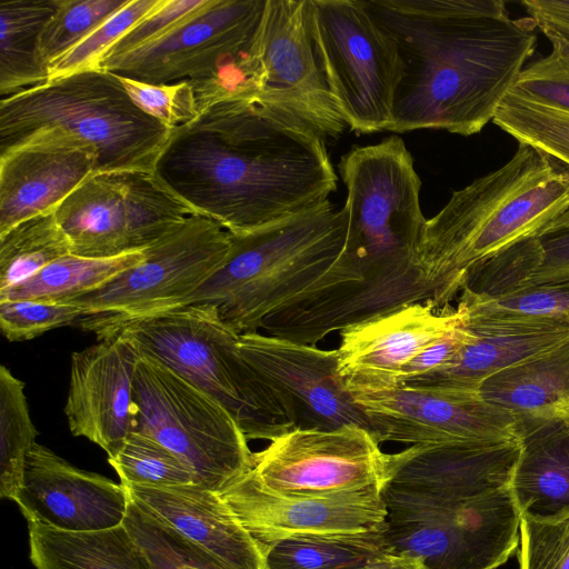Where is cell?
<instances>
[{
    "label": "cell",
    "mask_w": 569,
    "mask_h": 569,
    "mask_svg": "<svg viewBox=\"0 0 569 569\" xmlns=\"http://www.w3.org/2000/svg\"><path fill=\"white\" fill-rule=\"evenodd\" d=\"M193 213L250 232L329 200L326 140L256 100H226L170 130L153 170Z\"/></svg>",
    "instance_id": "obj_1"
},
{
    "label": "cell",
    "mask_w": 569,
    "mask_h": 569,
    "mask_svg": "<svg viewBox=\"0 0 569 569\" xmlns=\"http://www.w3.org/2000/svg\"><path fill=\"white\" fill-rule=\"evenodd\" d=\"M396 41L402 76L388 131L480 132L537 46L536 26L502 0H365Z\"/></svg>",
    "instance_id": "obj_2"
},
{
    "label": "cell",
    "mask_w": 569,
    "mask_h": 569,
    "mask_svg": "<svg viewBox=\"0 0 569 569\" xmlns=\"http://www.w3.org/2000/svg\"><path fill=\"white\" fill-rule=\"evenodd\" d=\"M568 207L569 168L518 142L508 162L452 192L427 219L420 262L433 305L450 306L475 268L537 237Z\"/></svg>",
    "instance_id": "obj_3"
},
{
    "label": "cell",
    "mask_w": 569,
    "mask_h": 569,
    "mask_svg": "<svg viewBox=\"0 0 569 569\" xmlns=\"http://www.w3.org/2000/svg\"><path fill=\"white\" fill-rule=\"evenodd\" d=\"M221 267L183 303L209 302L237 333L259 332L272 313L317 292L340 262L342 209L329 200L263 228L232 234Z\"/></svg>",
    "instance_id": "obj_4"
},
{
    "label": "cell",
    "mask_w": 569,
    "mask_h": 569,
    "mask_svg": "<svg viewBox=\"0 0 569 569\" xmlns=\"http://www.w3.org/2000/svg\"><path fill=\"white\" fill-rule=\"evenodd\" d=\"M81 325L96 333H122L140 355L220 402L248 440L272 441L293 428L277 396L241 356L240 335L222 321L213 303H193L138 318L83 317Z\"/></svg>",
    "instance_id": "obj_5"
},
{
    "label": "cell",
    "mask_w": 569,
    "mask_h": 569,
    "mask_svg": "<svg viewBox=\"0 0 569 569\" xmlns=\"http://www.w3.org/2000/svg\"><path fill=\"white\" fill-rule=\"evenodd\" d=\"M266 0H209L162 37L99 69L151 83H189L199 113L226 100H257L264 71L260 27Z\"/></svg>",
    "instance_id": "obj_6"
},
{
    "label": "cell",
    "mask_w": 569,
    "mask_h": 569,
    "mask_svg": "<svg viewBox=\"0 0 569 569\" xmlns=\"http://www.w3.org/2000/svg\"><path fill=\"white\" fill-rule=\"evenodd\" d=\"M54 127L97 149V172H153L170 136L132 102L113 73L101 69L74 72L0 101V152Z\"/></svg>",
    "instance_id": "obj_7"
},
{
    "label": "cell",
    "mask_w": 569,
    "mask_h": 569,
    "mask_svg": "<svg viewBox=\"0 0 569 569\" xmlns=\"http://www.w3.org/2000/svg\"><path fill=\"white\" fill-rule=\"evenodd\" d=\"M132 430L172 451L197 485L217 492L253 468L254 452L234 417L202 389L143 355L134 372Z\"/></svg>",
    "instance_id": "obj_8"
},
{
    "label": "cell",
    "mask_w": 569,
    "mask_h": 569,
    "mask_svg": "<svg viewBox=\"0 0 569 569\" xmlns=\"http://www.w3.org/2000/svg\"><path fill=\"white\" fill-rule=\"evenodd\" d=\"M381 495L389 546L426 569H497L519 549L521 513L510 486L449 499Z\"/></svg>",
    "instance_id": "obj_9"
},
{
    "label": "cell",
    "mask_w": 569,
    "mask_h": 569,
    "mask_svg": "<svg viewBox=\"0 0 569 569\" xmlns=\"http://www.w3.org/2000/svg\"><path fill=\"white\" fill-rule=\"evenodd\" d=\"M312 36L329 87L348 128L387 130L402 62L393 38L365 0H309Z\"/></svg>",
    "instance_id": "obj_10"
},
{
    "label": "cell",
    "mask_w": 569,
    "mask_h": 569,
    "mask_svg": "<svg viewBox=\"0 0 569 569\" xmlns=\"http://www.w3.org/2000/svg\"><path fill=\"white\" fill-rule=\"evenodd\" d=\"M192 213L140 170L96 172L54 210L71 254L98 259L143 251Z\"/></svg>",
    "instance_id": "obj_11"
},
{
    "label": "cell",
    "mask_w": 569,
    "mask_h": 569,
    "mask_svg": "<svg viewBox=\"0 0 569 569\" xmlns=\"http://www.w3.org/2000/svg\"><path fill=\"white\" fill-rule=\"evenodd\" d=\"M230 247L226 229L192 213L144 249L141 262L69 303L83 317L138 318L179 308L221 267Z\"/></svg>",
    "instance_id": "obj_12"
},
{
    "label": "cell",
    "mask_w": 569,
    "mask_h": 569,
    "mask_svg": "<svg viewBox=\"0 0 569 569\" xmlns=\"http://www.w3.org/2000/svg\"><path fill=\"white\" fill-rule=\"evenodd\" d=\"M264 71L257 102L323 138L348 128L331 92L309 19V0H266L260 27Z\"/></svg>",
    "instance_id": "obj_13"
},
{
    "label": "cell",
    "mask_w": 569,
    "mask_h": 569,
    "mask_svg": "<svg viewBox=\"0 0 569 569\" xmlns=\"http://www.w3.org/2000/svg\"><path fill=\"white\" fill-rule=\"evenodd\" d=\"M379 442L496 443L520 439L518 420L479 390L397 386L350 392Z\"/></svg>",
    "instance_id": "obj_14"
},
{
    "label": "cell",
    "mask_w": 569,
    "mask_h": 569,
    "mask_svg": "<svg viewBox=\"0 0 569 569\" xmlns=\"http://www.w3.org/2000/svg\"><path fill=\"white\" fill-rule=\"evenodd\" d=\"M387 463L388 453L360 426L293 428L254 452L251 472L272 491L321 496L385 486Z\"/></svg>",
    "instance_id": "obj_15"
},
{
    "label": "cell",
    "mask_w": 569,
    "mask_h": 569,
    "mask_svg": "<svg viewBox=\"0 0 569 569\" xmlns=\"http://www.w3.org/2000/svg\"><path fill=\"white\" fill-rule=\"evenodd\" d=\"M238 349L277 396L293 428L357 425L369 430L339 372L337 349L325 350L262 332L240 335Z\"/></svg>",
    "instance_id": "obj_16"
},
{
    "label": "cell",
    "mask_w": 569,
    "mask_h": 569,
    "mask_svg": "<svg viewBox=\"0 0 569 569\" xmlns=\"http://www.w3.org/2000/svg\"><path fill=\"white\" fill-rule=\"evenodd\" d=\"M383 485L330 495H283L262 486L251 470L218 493L263 548L296 536L382 528L388 511Z\"/></svg>",
    "instance_id": "obj_17"
},
{
    "label": "cell",
    "mask_w": 569,
    "mask_h": 569,
    "mask_svg": "<svg viewBox=\"0 0 569 569\" xmlns=\"http://www.w3.org/2000/svg\"><path fill=\"white\" fill-rule=\"evenodd\" d=\"M99 341L71 356L64 407L73 436L114 457L133 429V381L140 353L122 333L97 332Z\"/></svg>",
    "instance_id": "obj_18"
},
{
    "label": "cell",
    "mask_w": 569,
    "mask_h": 569,
    "mask_svg": "<svg viewBox=\"0 0 569 569\" xmlns=\"http://www.w3.org/2000/svg\"><path fill=\"white\" fill-rule=\"evenodd\" d=\"M97 149L61 128L37 130L0 152V236L56 210L97 172Z\"/></svg>",
    "instance_id": "obj_19"
},
{
    "label": "cell",
    "mask_w": 569,
    "mask_h": 569,
    "mask_svg": "<svg viewBox=\"0 0 569 569\" xmlns=\"http://www.w3.org/2000/svg\"><path fill=\"white\" fill-rule=\"evenodd\" d=\"M462 320L459 307L427 300L349 326L340 331L339 372L350 392L397 387L403 367Z\"/></svg>",
    "instance_id": "obj_20"
},
{
    "label": "cell",
    "mask_w": 569,
    "mask_h": 569,
    "mask_svg": "<svg viewBox=\"0 0 569 569\" xmlns=\"http://www.w3.org/2000/svg\"><path fill=\"white\" fill-rule=\"evenodd\" d=\"M129 501L121 483L79 469L37 442L27 457L14 500L28 522L71 532L122 525Z\"/></svg>",
    "instance_id": "obj_21"
},
{
    "label": "cell",
    "mask_w": 569,
    "mask_h": 569,
    "mask_svg": "<svg viewBox=\"0 0 569 569\" xmlns=\"http://www.w3.org/2000/svg\"><path fill=\"white\" fill-rule=\"evenodd\" d=\"M521 439L496 443L411 445L388 453L383 492L413 499L469 497L508 487Z\"/></svg>",
    "instance_id": "obj_22"
},
{
    "label": "cell",
    "mask_w": 569,
    "mask_h": 569,
    "mask_svg": "<svg viewBox=\"0 0 569 569\" xmlns=\"http://www.w3.org/2000/svg\"><path fill=\"white\" fill-rule=\"evenodd\" d=\"M471 339L451 365L399 386L418 389L479 390L488 377L569 338V321L559 318L492 313L460 302Z\"/></svg>",
    "instance_id": "obj_23"
},
{
    "label": "cell",
    "mask_w": 569,
    "mask_h": 569,
    "mask_svg": "<svg viewBox=\"0 0 569 569\" xmlns=\"http://www.w3.org/2000/svg\"><path fill=\"white\" fill-rule=\"evenodd\" d=\"M123 487L133 502L228 569H264L260 546L217 491L196 483Z\"/></svg>",
    "instance_id": "obj_24"
},
{
    "label": "cell",
    "mask_w": 569,
    "mask_h": 569,
    "mask_svg": "<svg viewBox=\"0 0 569 569\" xmlns=\"http://www.w3.org/2000/svg\"><path fill=\"white\" fill-rule=\"evenodd\" d=\"M479 392L518 426L569 421V338L488 377Z\"/></svg>",
    "instance_id": "obj_25"
},
{
    "label": "cell",
    "mask_w": 569,
    "mask_h": 569,
    "mask_svg": "<svg viewBox=\"0 0 569 569\" xmlns=\"http://www.w3.org/2000/svg\"><path fill=\"white\" fill-rule=\"evenodd\" d=\"M521 455L510 488L521 515L569 510V421L518 426Z\"/></svg>",
    "instance_id": "obj_26"
},
{
    "label": "cell",
    "mask_w": 569,
    "mask_h": 569,
    "mask_svg": "<svg viewBox=\"0 0 569 569\" xmlns=\"http://www.w3.org/2000/svg\"><path fill=\"white\" fill-rule=\"evenodd\" d=\"M28 523L30 559L36 569H151L124 523L82 532Z\"/></svg>",
    "instance_id": "obj_27"
},
{
    "label": "cell",
    "mask_w": 569,
    "mask_h": 569,
    "mask_svg": "<svg viewBox=\"0 0 569 569\" xmlns=\"http://www.w3.org/2000/svg\"><path fill=\"white\" fill-rule=\"evenodd\" d=\"M58 0H0L1 99L48 82L37 44Z\"/></svg>",
    "instance_id": "obj_28"
},
{
    "label": "cell",
    "mask_w": 569,
    "mask_h": 569,
    "mask_svg": "<svg viewBox=\"0 0 569 569\" xmlns=\"http://www.w3.org/2000/svg\"><path fill=\"white\" fill-rule=\"evenodd\" d=\"M386 530L290 537L263 548L264 569H355L393 551Z\"/></svg>",
    "instance_id": "obj_29"
},
{
    "label": "cell",
    "mask_w": 569,
    "mask_h": 569,
    "mask_svg": "<svg viewBox=\"0 0 569 569\" xmlns=\"http://www.w3.org/2000/svg\"><path fill=\"white\" fill-rule=\"evenodd\" d=\"M143 251L113 258H60L28 280L0 292V300L29 299L50 303H69L111 281L141 262Z\"/></svg>",
    "instance_id": "obj_30"
},
{
    "label": "cell",
    "mask_w": 569,
    "mask_h": 569,
    "mask_svg": "<svg viewBox=\"0 0 569 569\" xmlns=\"http://www.w3.org/2000/svg\"><path fill=\"white\" fill-rule=\"evenodd\" d=\"M71 254V243L54 210L26 219L0 236V292Z\"/></svg>",
    "instance_id": "obj_31"
},
{
    "label": "cell",
    "mask_w": 569,
    "mask_h": 569,
    "mask_svg": "<svg viewBox=\"0 0 569 569\" xmlns=\"http://www.w3.org/2000/svg\"><path fill=\"white\" fill-rule=\"evenodd\" d=\"M38 432L31 420L24 383L0 367V496L16 500L27 457Z\"/></svg>",
    "instance_id": "obj_32"
},
{
    "label": "cell",
    "mask_w": 569,
    "mask_h": 569,
    "mask_svg": "<svg viewBox=\"0 0 569 569\" xmlns=\"http://www.w3.org/2000/svg\"><path fill=\"white\" fill-rule=\"evenodd\" d=\"M492 121L518 142L532 146L569 168V112L509 92Z\"/></svg>",
    "instance_id": "obj_33"
},
{
    "label": "cell",
    "mask_w": 569,
    "mask_h": 569,
    "mask_svg": "<svg viewBox=\"0 0 569 569\" xmlns=\"http://www.w3.org/2000/svg\"><path fill=\"white\" fill-rule=\"evenodd\" d=\"M123 523L151 569H228L131 499Z\"/></svg>",
    "instance_id": "obj_34"
},
{
    "label": "cell",
    "mask_w": 569,
    "mask_h": 569,
    "mask_svg": "<svg viewBox=\"0 0 569 569\" xmlns=\"http://www.w3.org/2000/svg\"><path fill=\"white\" fill-rule=\"evenodd\" d=\"M108 461L123 486L197 485L193 473L181 459L154 439L134 430Z\"/></svg>",
    "instance_id": "obj_35"
},
{
    "label": "cell",
    "mask_w": 569,
    "mask_h": 569,
    "mask_svg": "<svg viewBox=\"0 0 569 569\" xmlns=\"http://www.w3.org/2000/svg\"><path fill=\"white\" fill-rule=\"evenodd\" d=\"M128 0H58L37 44L39 64H50L121 9ZM49 77V76H48Z\"/></svg>",
    "instance_id": "obj_36"
},
{
    "label": "cell",
    "mask_w": 569,
    "mask_h": 569,
    "mask_svg": "<svg viewBox=\"0 0 569 569\" xmlns=\"http://www.w3.org/2000/svg\"><path fill=\"white\" fill-rule=\"evenodd\" d=\"M163 0H128L79 43L73 46L48 68V81L74 72L99 69L104 54L142 18L157 9Z\"/></svg>",
    "instance_id": "obj_37"
},
{
    "label": "cell",
    "mask_w": 569,
    "mask_h": 569,
    "mask_svg": "<svg viewBox=\"0 0 569 569\" xmlns=\"http://www.w3.org/2000/svg\"><path fill=\"white\" fill-rule=\"evenodd\" d=\"M519 569H569V510L551 517L521 515Z\"/></svg>",
    "instance_id": "obj_38"
},
{
    "label": "cell",
    "mask_w": 569,
    "mask_h": 569,
    "mask_svg": "<svg viewBox=\"0 0 569 569\" xmlns=\"http://www.w3.org/2000/svg\"><path fill=\"white\" fill-rule=\"evenodd\" d=\"M458 302L479 311L569 319V281L539 286L495 298L462 289Z\"/></svg>",
    "instance_id": "obj_39"
},
{
    "label": "cell",
    "mask_w": 569,
    "mask_h": 569,
    "mask_svg": "<svg viewBox=\"0 0 569 569\" xmlns=\"http://www.w3.org/2000/svg\"><path fill=\"white\" fill-rule=\"evenodd\" d=\"M116 77L132 102L169 130L187 124L200 114L194 91L187 82L151 84Z\"/></svg>",
    "instance_id": "obj_40"
},
{
    "label": "cell",
    "mask_w": 569,
    "mask_h": 569,
    "mask_svg": "<svg viewBox=\"0 0 569 569\" xmlns=\"http://www.w3.org/2000/svg\"><path fill=\"white\" fill-rule=\"evenodd\" d=\"M551 46L548 56L522 69L510 92L569 112V49L557 43Z\"/></svg>",
    "instance_id": "obj_41"
},
{
    "label": "cell",
    "mask_w": 569,
    "mask_h": 569,
    "mask_svg": "<svg viewBox=\"0 0 569 569\" xmlns=\"http://www.w3.org/2000/svg\"><path fill=\"white\" fill-rule=\"evenodd\" d=\"M83 317L70 303H50L29 299L0 300V328L9 341H26Z\"/></svg>",
    "instance_id": "obj_42"
},
{
    "label": "cell",
    "mask_w": 569,
    "mask_h": 569,
    "mask_svg": "<svg viewBox=\"0 0 569 569\" xmlns=\"http://www.w3.org/2000/svg\"><path fill=\"white\" fill-rule=\"evenodd\" d=\"M536 238L537 258L512 292L569 281V207Z\"/></svg>",
    "instance_id": "obj_43"
},
{
    "label": "cell",
    "mask_w": 569,
    "mask_h": 569,
    "mask_svg": "<svg viewBox=\"0 0 569 569\" xmlns=\"http://www.w3.org/2000/svg\"><path fill=\"white\" fill-rule=\"evenodd\" d=\"M208 2L209 0H163L157 9L124 33L103 58L124 53L162 37Z\"/></svg>",
    "instance_id": "obj_44"
},
{
    "label": "cell",
    "mask_w": 569,
    "mask_h": 569,
    "mask_svg": "<svg viewBox=\"0 0 569 569\" xmlns=\"http://www.w3.org/2000/svg\"><path fill=\"white\" fill-rule=\"evenodd\" d=\"M463 320L457 327L435 340L406 365L400 372L398 386L451 365L472 337Z\"/></svg>",
    "instance_id": "obj_45"
},
{
    "label": "cell",
    "mask_w": 569,
    "mask_h": 569,
    "mask_svg": "<svg viewBox=\"0 0 569 569\" xmlns=\"http://www.w3.org/2000/svg\"><path fill=\"white\" fill-rule=\"evenodd\" d=\"M520 4L550 43L569 49V0H523Z\"/></svg>",
    "instance_id": "obj_46"
},
{
    "label": "cell",
    "mask_w": 569,
    "mask_h": 569,
    "mask_svg": "<svg viewBox=\"0 0 569 569\" xmlns=\"http://www.w3.org/2000/svg\"><path fill=\"white\" fill-rule=\"evenodd\" d=\"M355 569H426L423 562L413 556L391 551L369 563Z\"/></svg>",
    "instance_id": "obj_47"
},
{
    "label": "cell",
    "mask_w": 569,
    "mask_h": 569,
    "mask_svg": "<svg viewBox=\"0 0 569 569\" xmlns=\"http://www.w3.org/2000/svg\"><path fill=\"white\" fill-rule=\"evenodd\" d=\"M568 321H569V319H568Z\"/></svg>",
    "instance_id": "obj_48"
}]
</instances>
